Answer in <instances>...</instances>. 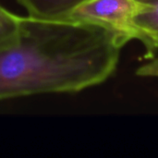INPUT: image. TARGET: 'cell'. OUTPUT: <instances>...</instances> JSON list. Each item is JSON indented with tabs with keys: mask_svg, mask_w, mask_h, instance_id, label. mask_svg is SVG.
Returning <instances> with one entry per match:
<instances>
[{
	"mask_svg": "<svg viewBox=\"0 0 158 158\" xmlns=\"http://www.w3.org/2000/svg\"><path fill=\"white\" fill-rule=\"evenodd\" d=\"M91 0H18L28 16L42 19H64Z\"/></svg>",
	"mask_w": 158,
	"mask_h": 158,
	"instance_id": "3",
	"label": "cell"
},
{
	"mask_svg": "<svg viewBox=\"0 0 158 158\" xmlns=\"http://www.w3.org/2000/svg\"><path fill=\"white\" fill-rule=\"evenodd\" d=\"M135 23L144 36V46L153 54L158 50V0H139Z\"/></svg>",
	"mask_w": 158,
	"mask_h": 158,
	"instance_id": "4",
	"label": "cell"
},
{
	"mask_svg": "<svg viewBox=\"0 0 158 158\" xmlns=\"http://www.w3.org/2000/svg\"><path fill=\"white\" fill-rule=\"evenodd\" d=\"M22 17L15 15L0 5V45L7 43L19 32Z\"/></svg>",
	"mask_w": 158,
	"mask_h": 158,
	"instance_id": "5",
	"label": "cell"
},
{
	"mask_svg": "<svg viewBox=\"0 0 158 158\" xmlns=\"http://www.w3.org/2000/svg\"><path fill=\"white\" fill-rule=\"evenodd\" d=\"M127 42L90 22L22 17L17 35L0 45V101L100 84L115 71Z\"/></svg>",
	"mask_w": 158,
	"mask_h": 158,
	"instance_id": "1",
	"label": "cell"
},
{
	"mask_svg": "<svg viewBox=\"0 0 158 158\" xmlns=\"http://www.w3.org/2000/svg\"><path fill=\"white\" fill-rule=\"evenodd\" d=\"M139 0H91L67 19L100 25L124 37L128 42L145 39L135 23Z\"/></svg>",
	"mask_w": 158,
	"mask_h": 158,
	"instance_id": "2",
	"label": "cell"
}]
</instances>
